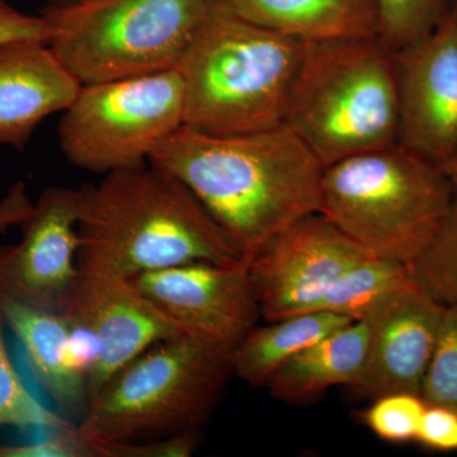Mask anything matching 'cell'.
Masks as SVG:
<instances>
[{
	"label": "cell",
	"instance_id": "obj_15",
	"mask_svg": "<svg viewBox=\"0 0 457 457\" xmlns=\"http://www.w3.org/2000/svg\"><path fill=\"white\" fill-rule=\"evenodd\" d=\"M80 87L47 42H0V145L25 149L38 125L64 112Z\"/></svg>",
	"mask_w": 457,
	"mask_h": 457
},
{
	"label": "cell",
	"instance_id": "obj_5",
	"mask_svg": "<svg viewBox=\"0 0 457 457\" xmlns=\"http://www.w3.org/2000/svg\"><path fill=\"white\" fill-rule=\"evenodd\" d=\"M231 350L197 335L155 343L90 396L78 433L98 457L107 445L198 432L234 376Z\"/></svg>",
	"mask_w": 457,
	"mask_h": 457
},
{
	"label": "cell",
	"instance_id": "obj_33",
	"mask_svg": "<svg viewBox=\"0 0 457 457\" xmlns=\"http://www.w3.org/2000/svg\"><path fill=\"white\" fill-rule=\"evenodd\" d=\"M453 12H456L457 14V0H453Z\"/></svg>",
	"mask_w": 457,
	"mask_h": 457
},
{
	"label": "cell",
	"instance_id": "obj_32",
	"mask_svg": "<svg viewBox=\"0 0 457 457\" xmlns=\"http://www.w3.org/2000/svg\"><path fill=\"white\" fill-rule=\"evenodd\" d=\"M47 4H62V3H71L74 0H46Z\"/></svg>",
	"mask_w": 457,
	"mask_h": 457
},
{
	"label": "cell",
	"instance_id": "obj_4",
	"mask_svg": "<svg viewBox=\"0 0 457 457\" xmlns=\"http://www.w3.org/2000/svg\"><path fill=\"white\" fill-rule=\"evenodd\" d=\"M284 125L324 168L399 144L394 51L378 37L303 44Z\"/></svg>",
	"mask_w": 457,
	"mask_h": 457
},
{
	"label": "cell",
	"instance_id": "obj_17",
	"mask_svg": "<svg viewBox=\"0 0 457 457\" xmlns=\"http://www.w3.org/2000/svg\"><path fill=\"white\" fill-rule=\"evenodd\" d=\"M237 16L309 42L378 37L375 0H220Z\"/></svg>",
	"mask_w": 457,
	"mask_h": 457
},
{
	"label": "cell",
	"instance_id": "obj_29",
	"mask_svg": "<svg viewBox=\"0 0 457 457\" xmlns=\"http://www.w3.org/2000/svg\"><path fill=\"white\" fill-rule=\"evenodd\" d=\"M50 26L41 16L23 13L0 0V42L35 40L49 42Z\"/></svg>",
	"mask_w": 457,
	"mask_h": 457
},
{
	"label": "cell",
	"instance_id": "obj_10",
	"mask_svg": "<svg viewBox=\"0 0 457 457\" xmlns=\"http://www.w3.org/2000/svg\"><path fill=\"white\" fill-rule=\"evenodd\" d=\"M60 312L92 342L88 399L155 343L195 335L159 309L131 278L106 273L79 270Z\"/></svg>",
	"mask_w": 457,
	"mask_h": 457
},
{
	"label": "cell",
	"instance_id": "obj_18",
	"mask_svg": "<svg viewBox=\"0 0 457 457\" xmlns=\"http://www.w3.org/2000/svg\"><path fill=\"white\" fill-rule=\"evenodd\" d=\"M369 351V327L352 321L309 345L270 378V395L290 404H305L333 386H356Z\"/></svg>",
	"mask_w": 457,
	"mask_h": 457
},
{
	"label": "cell",
	"instance_id": "obj_9",
	"mask_svg": "<svg viewBox=\"0 0 457 457\" xmlns=\"http://www.w3.org/2000/svg\"><path fill=\"white\" fill-rule=\"evenodd\" d=\"M369 257L323 212L303 216L249 260L261 317L312 312L343 272Z\"/></svg>",
	"mask_w": 457,
	"mask_h": 457
},
{
	"label": "cell",
	"instance_id": "obj_30",
	"mask_svg": "<svg viewBox=\"0 0 457 457\" xmlns=\"http://www.w3.org/2000/svg\"><path fill=\"white\" fill-rule=\"evenodd\" d=\"M35 203L29 196L25 183L16 182L0 200V234L11 228H22L31 218Z\"/></svg>",
	"mask_w": 457,
	"mask_h": 457
},
{
	"label": "cell",
	"instance_id": "obj_27",
	"mask_svg": "<svg viewBox=\"0 0 457 457\" xmlns=\"http://www.w3.org/2000/svg\"><path fill=\"white\" fill-rule=\"evenodd\" d=\"M197 432L140 442H122L98 449V457H189L197 450Z\"/></svg>",
	"mask_w": 457,
	"mask_h": 457
},
{
	"label": "cell",
	"instance_id": "obj_3",
	"mask_svg": "<svg viewBox=\"0 0 457 457\" xmlns=\"http://www.w3.org/2000/svg\"><path fill=\"white\" fill-rule=\"evenodd\" d=\"M303 53V42L248 22L216 0L177 68L183 126L240 135L284 125Z\"/></svg>",
	"mask_w": 457,
	"mask_h": 457
},
{
	"label": "cell",
	"instance_id": "obj_11",
	"mask_svg": "<svg viewBox=\"0 0 457 457\" xmlns=\"http://www.w3.org/2000/svg\"><path fill=\"white\" fill-rule=\"evenodd\" d=\"M80 189L49 186L23 225L22 240L0 246V300L60 312L79 275Z\"/></svg>",
	"mask_w": 457,
	"mask_h": 457
},
{
	"label": "cell",
	"instance_id": "obj_21",
	"mask_svg": "<svg viewBox=\"0 0 457 457\" xmlns=\"http://www.w3.org/2000/svg\"><path fill=\"white\" fill-rule=\"evenodd\" d=\"M408 266L411 281L423 293L457 308V197L432 242Z\"/></svg>",
	"mask_w": 457,
	"mask_h": 457
},
{
	"label": "cell",
	"instance_id": "obj_20",
	"mask_svg": "<svg viewBox=\"0 0 457 457\" xmlns=\"http://www.w3.org/2000/svg\"><path fill=\"white\" fill-rule=\"evenodd\" d=\"M408 264L369 257L343 272L312 312L362 320L378 303L411 284Z\"/></svg>",
	"mask_w": 457,
	"mask_h": 457
},
{
	"label": "cell",
	"instance_id": "obj_1",
	"mask_svg": "<svg viewBox=\"0 0 457 457\" xmlns=\"http://www.w3.org/2000/svg\"><path fill=\"white\" fill-rule=\"evenodd\" d=\"M149 162L187 186L248 260L321 210L323 164L286 125L240 135L180 126Z\"/></svg>",
	"mask_w": 457,
	"mask_h": 457
},
{
	"label": "cell",
	"instance_id": "obj_2",
	"mask_svg": "<svg viewBox=\"0 0 457 457\" xmlns=\"http://www.w3.org/2000/svg\"><path fill=\"white\" fill-rule=\"evenodd\" d=\"M79 189L80 270L132 278L195 262H249L187 186L150 162Z\"/></svg>",
	"mask_w": 457,
	"mask_h": 457
},
{
	"label": "cell",
	"instance_id": "obj_16",
	"mask_svg": "<svg viewBox=\"0 0 457 457\" xmlns=\"http://www.w3.org/2000/svg\"><path fill=\"white\" fill-rule=\"evenodd\" d=\"M0 312L22 347L37 383L62 411L82 417L88 403L87 372L75 350L74 329L60 312L0 300Z\"/></svg>",
	"mask_w": 457,
	"mask_h": 457
},
{
	"label": "cell",
	"instance_id": "obj_6",
	"mask_svg": "<svg viewBox=\"0 0 457 457\" xmlns=\"http://www.w3.org/2000/svg\"><path fill=\"white\" fill-rule=\"evenodd\" d=\"M455 197L441 165L395 144L324 168L320 212L372 257L411 264Z\"/></svg>",
	"mask_w": 457,
	"mask_h": 457
},
{
	"label": "cell",
	"instance_id": "obj_14",
	"mask_svg": "<svg viewBox=\"0 0 457 457\" xmlns=\"http://www.w3.org/2000/svg\"><path fill=\"white\" fill-rule=\"evenodd\" d=\"M444 311L413 281L378 303L361 320L369 327V351L354 389L370 399L390 393L420 395Z\"/></svg>",
	"mask_w": 457,
	"mask_h": 457
},
{
	"label": "cell",
	"instance_id": "obj_28",
	"mask_svg": "<svg viewBox=\"0 0 457 457\" xmlns=\"http://www.w3.org/2000/svg\"><path fill=\"white\" fill-rule=\"evenodd\" d=\"M416 440L429 449L457 450V411L440 405H427Z\"/></svg>",
	"mask_w": 457,
	"mask_h": 457
},
{
	"label": "cell",
	"instance_id": "obj_23",
	"mask_svg": "<svg viewBox=\"0 0 457 457\" xmlns=\"http://www.w3.org/2000/svg\"><path fill=\"white\" fill-rule=\"evenodd\" d=\"M378 38L399 51L425 37L453 11V0H375Z\"/></svg>",
	"mask_w": 457,
	"mask_h": 457
},
{
	"label": "cell",
	"instance_id": "obj_31",
	"mask_svg": "<svg viewBox=\"0 0 457 457\" xmlns=\"http://www.w3.org/2000/svg\"><path fill=\"white\" fill-rule=\"evenodd\" d=\"M444 170L446 171L451 185H453V191H455V196L457 197V146L453 154L451 155L449 162L444 165Z\"/></svg>",
	"mask_w": 457,
	"mask_h": 457
},
{
	"label": "cell",
	"instance_id": "obj_19",
	"mask_svg": "<svg viewBox=\"0 0 457 457\" xmlns=\"http://www.w3.org/2000/svg\"><path fill=\"white\" fill-rule=\"evenodd\" d=\"M350 323L333 312H306L255 326L231 350L233 375L249 386H266L291 357Z\"/></svg>",
	"mask_w": 457,
	"mask_h": 457
},
{
	"label": "cell",
	"instance_id": "obj_8",
	"mask_svg": "<svg viewBox=\"0 0 457 457\" xmlns=\"http://www.w3.org/2000/svg\"><path fill=\"white\" fill-rule=\"evenodd\" d=\"M183 126V87L177 69L82 84L62 112L57 137L74 167L93 173L149 163L162 141Z\"/></svg>",
	"mask_w": 457,
	"mask_h": 457
},
{
	"label": "cell",
	"instance_id": "obj_25",
	"mask_svg": "<svg viewBox=\"0 0 457 457\" xmlns=\"http://www.w3.org/2000/svg\"><path fill=\"white\" fill-rule=\"evenodd\" d=\"M365 414L366 425L389 442L416 440L427 408L418 394L390 393L374 399Z\"/></svg>",
	"mask_w": 457,
	"mask_h": 457
},
{
	"label": "cell",
	"instance_id": "obj_24",
	"mask_svg": "<svg viewBox=\"0 0 457 457\" xmlns=\"http://www.w3.org/2000/svg\"><path fill=\"white\" fill-rule=\"evenodd\" d=\"M420 398L426 405H440L457 411V308L445 306Z\"/></svg>",
	"mask_w": 457,
	"mask_h": 457
},
{
	"label": "cell",
	"instance_id": "obj_26",
	"mask_svg": "<svg viewBox=\"0 0 457 457\" xmlns=\"http://www.w3.org/2000/svg\"><path fill=\"white\" fill-rule=\"evenodd\" d=\"M0 457H96V453L82 440L75 426L50 431L44 440L29 444H0Z\"/></svg>",
	"mask_w": 457,
	"mask_h": 457
},
{
	"label": "cell",
	"instance_id": "obj_13",
	"mask_svg": "<svg viewBox=\"0 0 457 457\" xmlns=\"http://www.w3.org/2000/svg\"><path fill=\"white\" fill-rule=\"evenodd\" d=\"M248 264L195 262L150 270L131 279L189 332L234 347L262 318Z\"/></svg>",
	"mask_w": 457,
	"mask_h": 457
},
{
	"label": "cell",
	"instance_id": "obj_12",
	"mask_svg": "<svg viewBox=\"0 0 457 457\" xmlns=\"http://www.w3.org/2000/svg\"><path fill=\"white\" fill-rule=\"evenodd\" d=\"M394 55L399 144L444 168L457 146L456 12Z\"/></svg>",
	"mask_w": 457,
	"mask_h": 457
},
{
	"label": "cell",
	"instance_id": "obj_22",
	"mask_svg": "<svg viewBox=\"0 0 457 457\" xmlns=\"http://www.w3.org/2000/svg\"><path fill=\"white\" fill-rule=\"evenodd\" d=\"M5 324L0 312V427L17 428H74L66 418L44 407L27 389L12 362L4 335Z\"/></svg>",
	"mask_w": 457,
	"mask_h": 457
},
{
	"label": "cell",
	"instance_id": "obj_7",
	"mask_svg": "<svg viewBox=\"0 0 457 457\" xmlns=\"http://www.w3.org/2000/svg\"><path fill=\"white\" fill-rule=\"evenodd\" d=\"M216 0H74L47 4V45L80 84L174 71Z\"/></svg>",
	"mask_w": 457,
	"mask_h": 457
}]
</instances>
